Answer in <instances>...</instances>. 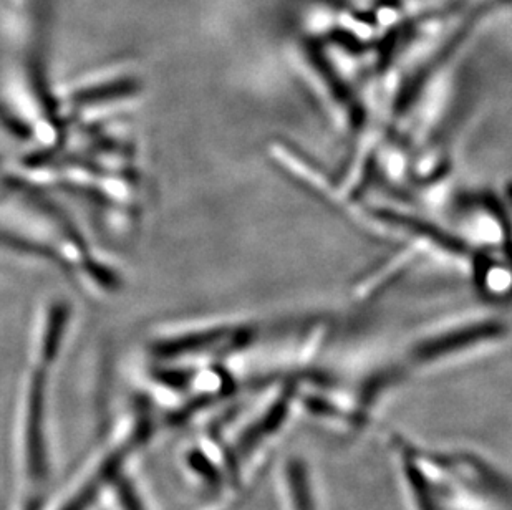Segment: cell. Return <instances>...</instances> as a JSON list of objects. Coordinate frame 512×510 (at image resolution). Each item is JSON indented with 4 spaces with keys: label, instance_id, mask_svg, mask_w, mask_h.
Here are the masks:
<instances>
[{
    "label": "cell",
    "instance_id": "1",
    "mask_svg": "<svg viewBox=\"0 0 512 510\" xmlns=\"http://www.w3.org/2000/svg\"><path fill=\"white\" fill-rule=\"evenodd\" d=\"M67 317V305H55L52 315H50L49 330L45 333L44 353L47 360L54 358L55 353H57L58 343H60V338H62Z\"/></svg>",
    "mask_w": 512,
    "mask_h": 510
}]
</instances>
